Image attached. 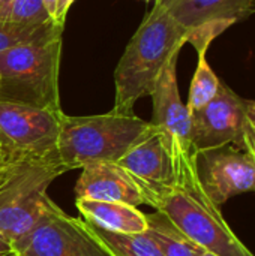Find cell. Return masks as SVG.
Listing matches in <instances>:
<instances>
[{
  "instance_id": "cell-1",
  "label": "cell",
  "mask_w": 255,
  "mask_h": 256,
  "mask_svg": "<svg viewBox=\"0 0 255 256\" xmlns=\"http://www.w3.org/2000/svg\"><path fill=\"white\" fill-rule=\"evenodd\" d=\"M188 36V30L155 2L116 68L114 112L134 114L137 100L152 94L162 69L173 56L180 54Z\"/></svg>"
},
{
  "instance_id": "cell-2",
  "label": "cell",
  "mask_w": 255,
  "mask_h": 256,
  "mask_svg": "<svg viewBox=\"0 0 255 256\" xmlns=\"http://www.w3.org/2000/svg\"><path fill=\"white\" fill-rule=\"evenodd\" d=\"M189 240L215 256H255L233 232L219 207L204 194L192 153L176 158V183L156 206Z\"/></svg>"
},
{
  "instance_id": "cell-3",
  "label": "cell",
  "mask_w": 255,
  "mask_h": 256,
  "mask_svg": "<svg viewBox=\"0 0 255 256\" xmlns=\"http://www.w3.org/2000/svg\"><path fill=\"white\" fill-rule=\"evenodd\" d=\"M63 28L0 52V102L62 111L59 72Z\"/></svg>"
},
{
  "instance_id": "cell-4",
  "label": "cell",
  "mask_w": 255,
  "mask_h": 256,
  "mask_svg": "<svg viewBox=\"0 0 255 256\" xmlns=\"http://www.w3.org/2000/svg\"><path fill=\"white\" fill-rule=\"evenodd\" d=\"M153 129L135 114H107L71 117L63 114L57 144L59 160L66 171L89 164H117L120 158Z\"/></svg>"
},
{
  "instance_id": "cell-5",
  "label": "cell",
  "mask_w": 255,
  "mask_h": 256,
  "mask_svg": "<svg viewBox=\"0 0 255 256\" xmlns=\"http://www.w3.org/2000/svg\"><path fill=\"white\" fill-rule=\"evenodd\" d=\"M68 172L60 162L26 160L9 165L0 184V234L11 243L24 236L51 201L50 184Z\"/></svg>"
},
{
  "instance_id": "cell-6",
  "label": "cell",
  "mask_w": 255,
  "mask_h": 256,
  "mask_svg": "<svg viewBox=\"0 0 255 256\" xmlns=\"http://www.w3.org/2000/svg\"><path fill=\"white\" fill-rule=\"evenodd\" d=\"M63 111L0 102V153L8 165L26 160L60 162L57 153Z\"/></svg>"
},
{
  "instance_id": "cell-7",
  "label": "cell",
  "mask_w": 255,
  "mask_h": 256,
  "mask_svg": "<svg viewBox=\"0 0 255 256\" xmlns=\"http://www.w3.org/2000/svg\"><path fill=\"white\" fill-rule=\"evenodd\" d=\"M17 256H113L83 219L68 216L53 200L39 220L12 243Z\"/></svg>"
},
{
  "instance_id": "cell-8",
  "label": "cell",
  "mask_w": 255,
  "mask_h": 256,
  "mask_svg": "<svg viewBox=\"0 0 255 256\" xmlns=\"http://www.w3.org/2000/svg\"><path fill=\"white\" fill-rule=\"evenodd\" d=\"M197 178L213 204L255 192V158L246 148L228 144L192 153Z\"/></svg>"
},
{
  "instance_id": "cell-9",
  "label": "cell",
  "mask_w": 255,
  "mask_h": 256,
  "mask_svg": "<svg viewBox=\"0 0 255 256\" xmlns=\"http://www.w3.org/2000/svg\"><path fill=\"white\" fill-rule=\"evenodd\" d=\"M249 106L251 100L240 98L221 81L216 96L201 110L191 112L192 153L228 144L243 148Z\"/></svg>"
},
{
  "instance_id": "cell-10",
  "label": "cell",
  "mask_w": 255,
  "mask_h": 256,
  "mask_svg": "<svg viewBox=\"0 0 255 256\" xmlns=\"http://www.w3.org/2000/svg\"><path fill=\"white\" fill-rule=\"evenodd\" d=\"M189 33L197 52H207L212 40L230 26L255 14V0H156Z\"/></svg>"
},
{
  "instance_id": "cell-11",
  "label": "cell",
  "mask_w": 255,
  "mask_h": 256,
  "mask_svg": "<svg viewBox=\"0 0 255 256\" xmlns=\"http://www.w3.org/2000/svg\"><path fill=\"white\" fill-rule=\"evenodd\" d=\"M117 165L132 177L147 206L153 208L176 183V156L164 134L155 126L120 158Z\"/></svg>"
},
{
  "instance_id": "cell-12",
  "label": "cell",
  "mask_w": 255,
  "mask_h": 256,
  "mask_svg": "<svg viewBox=\"0 0 255 256\" xmlns=\"http://www.w3.org/2000/svg\"><path fill=\"white\" fill-rule=\"evenodd\" d=\"M177 58L179 54L170 58L150 94L153 100V118L150 123L164 134L176 158L192 153L191 114L182 102L177 87Z\"/></svg>"
},
{
  "instance_id": "cell-13",
  "label": "cell",
  "mask_w": 255,
  "mask_h": 256,
  "mask_svg": "<svg viewBox=\"0 0 255 256\" xmlns=\"http://www.w3.org/2000/svg\"><path fill=\"white\" fill-rule=\"evenodd\" d=\"M75 194L77 198L123 202L132 207L147 206L146 196L132 177L117 164L96 162L81 168Z\"/></svg>"
},
{
  "instance_id": "cell-14",
  "label": "cell",
  "mask_w": 255,
  "mask_h": 256,
  "mask_svg": "<svg viewBox=\"0 0 255 256\" xmlns=\"http://www.w3.org/2000/svg\"><path fill=\"white\" fill-rule=\"evenodd\" d=\"M77 208L87 224L116 234H143L147 230L146 214L123 202L77 198Z\"/></svg>"
},
{
  "instance_id": "cell-15",
  "label": "cell",
  "mask_w": 255,
  "mask_h": 256,
  "mask_svg": "<svg viewBox=\"0 0 255 256\" xmlns=\"http://www.w3.org/2000/svg\"><path fill=\"white\" fill-rule=\"evenodd\" d=\"M146 236L156 244L162 256H200L206 250L189 240L164 213L155 210L146 214Z\"/></svg>"
},
{
  "instance_id": "cell-16",
  "label": "cell",
  "mask_w": 255,
  "mask_h": 256,
  "mask_svg": "<svg viewBox=\"0 0 255 256\" xmlns=\"http://www.w3.org/2000/svg\"><path fill=\"white\" fill-rule=\"evenodd\" d=\"M93 234L102 242V244L113 256H162L156 244L143 234H116L90 225Z\"/></svg>"
},
{
  "instance_id": "cell-17",
  "label": "cell",
  "mask_w": 255,
  "mask_h": 256,
  "mask_svg": "<svg viewBox=\"0 0 255 256\" xmlns=\"http://www.w3.org/2000/svg\"><path fill=\"white\" fill-rule=\"evenodd\" d=\"M219 84V78L215 75V72L206 60V52H198V63L191 82L189 99L186 104L189 114L206 106L216 96Z\"/></svg>"
},
{
  "instance_id": "cell-18",
  "label": "cell",
  "mask_w": 255,
  "mask_h": 256,
  "mask_svg": "<svg viewBox=\"0 0 255 256\" xmlns=\"http://www.w3.org/2000/svg\"><path fill=\"white\" fill-rule=\"evenodd\" d=\"M63 28V26H59L56 22H50L39 27H21L11 21H0V52L17 46L20 44L32 42L35 39L44 38L45 34L51 33L56 28Z\"/></svg>"
},
{
  "instance_id": "cell-19",
  "label": "cell",
  "mask_w": 255,
  "mask_h": 256,
  "mask_svg": "<svg viewBox=\"0 0 255 256\" xmlns=\"http://www.w3.org/2000/svg\"><path fill=\"white\" fill-rule=\"evenodd\" d=\"M8 21L21 27H39L54 22L42 0H15Z\"/></svg>"
},
{
  "instance_id": "cell-20",
  "label": "cell",
  "mask_w": 255,
  "mask_h": 256,
  "mask_svg": "<svg viewBox=\"0 0 255 256\" xmlns=\"http://www.w3.org/2000/svg\"><path fill=\"white\" fill-rule=\"evenodd\" d=\"M243 148H246L251 154H254L255 158V123L249 118L246 129H245V135H243Z\"/></svg>"
},
{
  "instance_id": "cell-21",
  "label": "cell",
  "mask_w": 255,
  "mask_h": 256,
  "mask_svg": "<svg viewBox=\"0 0 255 256\" xmlns=\"http://www.w3.org/2000/svg\"><path fill=\"white\" fill-rule=\"evenodd\" d=\"M75 0H57V8H56V22L59 26H65L66 14L71 9L72 3Z\"/></svg>"
},
{
  "instance_id": "cell-22",
  "label": "cell",
  "mask_w": 255,
  "mask_h": 256,
  "mask_svg": "<svg viewBox=\"0 0 255 256\" xmlns=\"http://www.w3.org/2000/svg\"><path fill=\"white\" fill-rule=\"evenodd\" d=\"M15 0H0V21H6Z\"/></svg>"
},
{
  "instance_id": "cell-23",
  "label": "cell",
  "mask_w": 255,
  "mask_h": 256,
  "mask_svg": "<svg viewBox=\"0 0 255 256\" xmlns=\"http://www.w3.org/2000/svg\"><path fill=\"white\" fill-rule=\"evenodd\" d=\"M12 254V246L11 243L0 234V256H6Z\"/></svg>"
},
{
  "instance_id": "cell-24",
  "label": "cell",
  "mask_w": 255,
  "mask_h": 256,
  "mask_svg": "<svg viewBox=\"0 0 255 256\" xmlns=\"http://www.w3.org/2000/svg\"><path fill=\"white\" fill-rule=\"evenodd\" d=\"M44 2V4H45V8H47V10H48V14L51 15V18L54 20V22H56V8H57V0H42ZM57 24V22H56Z\"/></svg>"
},
{
  "instance_id": "cell-25",
  "label": "cell",
  "mask_w": 255,
  "mask_h": 256,
  "mask_svg": "<svg viewBox=\"0 0 255 256\" xmlns=\"http://www.w3.org/2000/svg\"><path fill=\"white\" fill-rule=\"evenodd\" d=\"M249 118L255 123V100H251V106H249Z\"/></svg>"
},
{
  "instance_id": "cell-26",
  "label": "cell",
  "mask_w": 255,
  "mask_h": 256,
  "mask_svg": "<svg viewBox=\"0 0 255 256\" xmlns=\"http://www.w3.org/2000/svg\"><path fill=\"white\" fill-rule=\"evenodd\" d=\"M8 168H9V166H6L5 170H0V184H2V182L5 180V177H6V172H8Z\"/></svg>"
},
{
  "instance_id": "cell-27",
  "label": "cell",
  "mask_w": 255,
  "mask_h": 256,
  "mask_svg": "<svg viewBox=\"0 0 255 256\" xmlns=\"http://www.w3.org/2000/svg\"><path fill=\"white\" fill-rule=\"evenodd\" d=\"M6 166H9V165L5 162V159H3V156H2V153H0V170H5Z\"/></svg>"
},
{
  "instance_id": "cell-28",
  "label": "cell",
  "mask_w": 255,
  "mask_h": 256,
  "mask_svg": "<svg viewBox=\"0 0 255 256\" xmlns=\"http://www.w3.org/2000/svg\"><path fill=\"white\" fill-rule=\"evenodd\" d=\"M200 256H215V255H212V254H209V252H204L203 255H200Z\"/></svg>"
},
{
  "instance_id": "cell-29",
  "label": "cell",
  "mask_w": 255,
  "mask_h": 256,
  "mask_svg": "<svg viewBox=\"0 0 255 256\" xmlns=\"http://www.w3.org/2000/svg\"><path fill=\"white\" fill-rule=\"evenodd\" d=\"M6 256H17V255H15V254H14V252H12V254H11V255H6Z\"/></svg>"
},
{
  "instance_id": "cell-30",
  "label": "cell",
  "mask_w": 255,
  "mask_h": 256,
  "mask_svg": "<svg viewBox=\"0 0 255 256\" xmlns=\"http://www.w3.org/2000/svg\"><path fill=\"white\" fill-rule=\"evenodd\" d=\"M144 2H156V0H144Z\"/></svg>"
}]
</instances>
